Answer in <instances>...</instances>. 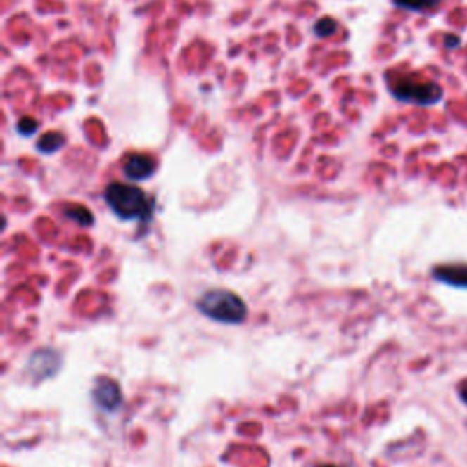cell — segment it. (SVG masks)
Returning <instances> with one entry per match:
<instances>
[{"mask_svg": "<svg viewBox=\"0 0 467 467\" xmlns=\"http://www.w3.org/2000/svg\"><path fill=\"white\" fill-rule=\"evenodd\" d=\"M104 201L122 221H150L155 201L139 186L126 183H112L104 190Z\"/></svg>", "mask_w": 467, "mask_h": 467, "instance_id": "1", "label": "cell"}, {"mask_svg": "<svg viewBox=\"0 0 467 467\" xmlns=\"http://www.w3.org/2000/svg\"><path fill=\"white\" fill-rule=\"evenodd\" d=\"M387 86L396 99L402 103L420 104V106H431L440 103L444 97V90L436 82L426 81L416 73L389 72L385 75Z\"/></svg>", "mask_w": 467, "mask_h": 467, "instance_id": "2", "label": "cell"}, {"mask_svg": "<svg viewBox=\"0 0 467 467\" xmlns=\"http://www.w3.org/2000/svg\"><path fill=\"white\" fill-rule=\"evenodd\" d=\"M198 310L203 316L225 325H239L247 319L248 309L245 301L225 288L205 292L198 300Z\"/></svg>", "mask_w": 467, "mask_h": 467, "instance_id": "3", "label": "cell"}, {"mask_svg": "<svg viewBox=\"0 0 467 467\" xmlns=\"http://www.w3.org/2000/svg\"><path fill=\"white\" fill-rule=\"evenodd\" d=\"M58 369H60V356L53 349L35 350L27 359V373L35 378L37 382L55 376Z\"/></svg>", "mask_w": 467, "mask_h": 467, "instance_id": "4", "label": "cell"}, {"mask_svg": "<svg viewBox=\"0 0 467 467\" xmlns=\"http://www.w3.org/2000/svg\"><path fill=\"white\" fill-rule=\"evenodd\" d=\"M91 398H94L95 405L106 411V413H113L122 405L121 387L117 385L113 380H108V378H103L97 382L94 392H91Z\"/></svg>", "mask_w": 467, "mask_h": 467, "instance_id": "5", "label": "cell"}, {"mask_svg": "<svg viewBox=\"0 0 467 467\" xmlns=\"http://www.w3.org/2000/svg\"><path fill=\"white\" fill-rule=\"evenodd\" d=\"M433 279L438 283L451 288L467 290V265L466 263H449V265H438L431 272Z\"/></svg>", "mask_w": 467, "mask_h": 467, "instance_id": "6", "label": "cell"}, {"mask_svg": "<svg viewBox=\"0 0 467 467\" xmlns=\"http://www.w3.org/2000/svg\"><path fill=\"white\" fill-rule=\"evenodd\" d=\"M122 170H124V175L128 179L144 181L155 174L158 165H155V159L146 155V153H134L126 159Z\"/></svg>", "mask_w": 467, "mask_h": 467, "instance_id": "7", "label": "cell"}, {"mask_svg": "<svg viewBox=\"0 0 467 467\" xmlns=\"http://www.w3.org/2000/svg\"><path fill=\"white\" fill-rule=\"evenodd\" d=\"M395 6L405 9V11H414V13H423L429 9H435L442 0H392Z\"/></svg>", "mask_w": 467, "mask_h": 467, "instance_id": "8", "label": "cell"}, {"mask_svg": "<svg viewBox=\"0 0 467 467\" xmlns=\"http://www.w3.org/2000/svg\"><path fill=\"white\" fill-rule=\"evenodd\" d=\"M66 139H64L63 134H57V132H50V134H46L39 144H37V148L41 150L44 153H53L57 152L58 148H63Z\"/></svg>", "mask_w": 467, "mask_h": 467, "instance_id": "9", "label": "cell"}, {"mask_svg": "<svg viewBox=\"0 0 467 467\" xmlns=\"http://www.w3.org/2000/svg\"><path fill=\"white\" fill-rule=\"evenodd\" d=\"M64 216L70 217V219H73L81 226L94 225V216H91V212L86 210V208H82V207H68L66 210H64Z\"/></svg>", "mask_w": 467, "mask_h": 467, "instance_id": "10", "label": "cell"}, {"mask_svg": "<svg viewBox=\"0 0 467 467\" xmlns=\"http://www.w3.org/2000/svg\"><path fill=\"white\" fill-rule=\"evenodd\" d=\"M314 32L318 37H331L336 32V23L333 18H321L319 23H316Z\"/></svg>", "mask_w": 467, "mask_h": 467, "instance_id": "11", "label": "cell"}, {"mask_svg": "<svg viewBox=\"0 0 467 467\" xmlns=\"http://www.w3.org/2000/svg\"><path fill=\"white\" fill-rule=\"evenodd\" d=\"M17 128L23 135H32L39 130V122H37L33 117H24V119H20Z\"/></svg>", "mask_w": 467, "mask_h": 467, "instance_id": "12", "label": "cell"}, {"mask_svg": "<svg viewBox=\"0 0 467 467\" xmlns=\"http://www.w3.org/2000/svg\"><path fill=\"white\" fill-rule=\"evenodd\" d=\"M444 42H445V46L449 48V50H454V48H456V46L460 44V37H456V35H445Z\"/></svg>", "mask_w": 467, "mask_h": 467, "instance_id": "13", "label": "cell"}, {"mask_svg": "<svg viewBox=\"0 0 467 467\" xmlns=\"http://www.w3.org/2000/svg\"><path fill=\"white\" fill-rule=\"evenodd\" d=\"M460 398H462L463 404L467 405V383L466 385H462V389H460Z\"/></svg>", "mask_w": 467, "mask_h": 467, "instance_id": "14", "label": "cell"}, {"mask_svg": "<svg viewBox=\"0 0 467 467\" xmlns=\"http://www.w3.org/2000/svg\"><path fill=\"white\" fill-rule=\"evenodd\" d=\"M319 467H334V466H319Z\"/></svg>", "mask_w": 467, "mask_h": 467, "instance_id": "15", "label": "cell"}]
</instances>
